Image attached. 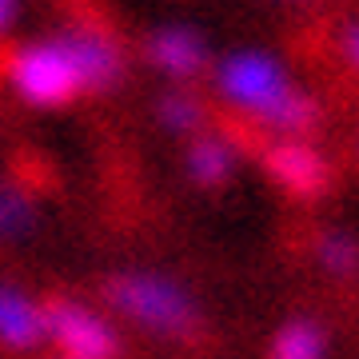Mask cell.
I'll list each match as a JSON object with an SVG mask.
<instances>
[{"instance_id":"cell-1","label":"cell","mask_w":359,"mask_h":359,"mask_svg":"<svg viewBox=\"0 0 359 359\" xmlns=\"http://www.w3.org/2000/svg\"><path fill=\"white\" fill-rule=\"evenodd\" d=\"M216 92L231 112L268 136H308L320 124V104L295 88L268 52H231L216 65Z\"/></svg>"},{"instance_id":"cell-2","label":"cell","mask_w":359,"mask_h":359,"mask_svg":"<svg viewBox=\"0 0 359 359\" xmlns=\"http://www.w3.org/2000/svg\"><path fill=\"white\" fill-rule=\"evenodd\" d=\"M104 308L116 320L164 344H196L204 335V308L176 276L152 268H120L100 283Z\"/></svg>"},{"instance_id":"cell-3","label":"cell","mask_w":359,"mask_h":359,"mask_svg":"<svg viewBox=\"0 0 359 359\" xmlns=\"http://www.w3.org/2000/svg\"><path fill=\"white\" fill-rule=\"evenodd\" d=\"M4 76L13 84V92L32 108H68L72 100L84 96V80H80V68L72 60L68 44L56 36L44 40H28V44H16L8 56H4Z\"/></svg>"},{"instance_id":"cell-4","label":"cell","mask_w":359,"mask_h":359,"mask_svg":"<svg viewBox=\"0 0 359 359\" xmlns=\"http://www.w3.org/2000/svg\"><path fill=\"white\" fill-rule=\"evenodd\" d=\"M44 308V344L56 347L65 359H120L124 335L108 311L92 308L76 295H48Z\"/></svg>"},{"instance_id":"cell-5","label":"cell","mask_w":359,"mask_h":359,"mask_svg":"<svg viewBox=\"0 0 359 359\" xmlns=\"http://www.w3.org/2000/svg\"><path fill=\"white\" fill-rule=\"evenodd\" d=\"M259 164L292 200H323L332 192V164L304 136H271L259 148Z\"/></svg>"},{"instance_id":"cell-6","label":"cell","mask_w":359,"mask_h":359,"mask_svg":"<svg viewBox=\"0 0 359 359\" xmlns=\"http://www.w3.org/2000/svg\"><path fill=\"white\" fill-rule=\"evenodd\" d=\"M60 40L68 44V52H72V60H76L80 68V80H84V92H112L120 80H124V68H128V60H124V48L116 44L104 28L96 25H72L60 32Z\"/></svg>"},{"instance_id":"cell-7","label":"cell","mask_w":359,"mask_h":359,"mask_svg":"<svg viewBox=\"0 0 359 359\" xmlns=\"http://www.w3.org/2000/svg\"><path fill=\"white\" fill-rule=\"evenodd\" d=\"M144 60L156 68V72H164L168 80H196L200 72L208 68L212 60V52H208V40L188 25H160L152 28L140 44Z\"/></svg>"},{"instance_id":"cell-8","label":"cell","mask_w":359,"mask_h":359,"mask_svg":"<svg viewBox=\"0 0 359 359\" xmlns=\"http://www.w3.org/2000/svg\"><path fill=\"white\" fill-rule=\"evenodd\" d=\"M0 347L8 355H32L44 347V308L40 299L0 280Z\"/></svg>"},{"instance_id":"cell-9","label":"cell","mask_w":359,"mask_h":359,"mask_svg":"<svg viewBox=\"0 0 359 359\" xmlns=\"http://www.w3.org/2000/svg\"><path fill=\"white\" fill-rule=\"evenodd\" d=\"M240 164V144L224 136V132H196L188 136V152H184V172L196 188L219 192Z\"/></svg>"},{"instance_id":"cell-10","label":"cell","mask_w":359,"mask_h":359,"mask_svg":"<svg viewBox=\"0 0 359 359\" xmlns=\"http://www.w3.org/2000/svg\"><path fill=\"white\" fill-rule=\"evenodd\" d=\"M268 359H327V332L311 316H292L276 327Z\"/></svg>"},{"instance_id":"cell-11","label":"cell","mask_w":359,"mask_h":359,"mask_svg":"<svg viewBox=\"0 0 359 359\" xmlns=\"http://www.w3.org/2000/svg\"><path fill=\"white\" fill-rule=\"evenodd\" d=\"M156 120L160 128L172 132V136H196L204 132L208 124V104L188 88H168L160 100H156Z\"/></svg>"},{"instance_id":"cell-12","label":"cell","mask_w":359,"mask_h":359,"mask_svg":"<svg viewBox=\"0 0 359 359\" xmlns=\"http://www.w3.org/2000/svg\"><path fill=\"white\" fill-rule=\"evenodd\" d=\"M40 224V212H36V200L13 184V180H0V240L4 244H20L28 240Z\"/></svg>"},{"instance_id":"cell-13","label":"cell","mask_w":359,"mask_h":359,"mask_svg":"<svg viewBox=\"0 0 359 359\" xmlns=\"http://www.w3.org/2000/svg\"><path fill=\"white\" fill-rule=\"evenodd\" d=\"M311 252H316V264H320L327 276H335V280L359 276V240L351 231H339V228L320 231L316 244H311Z\"/></svg>"},{"instance_id":"cell-14","label":"cell","mask_w":359,"mask_h":359,"mask_svg":"<svg viewBox=\"0 0 359 359\" xmlns=\"http://www.w3.org/2000/svg\"><path fill=\"white\" fill-rule=\"evenodd\" d=\"M339 44H344V56H347V65H355V68H359V25H351V28H347Z\"/></svg>"},{"instance_id":"cell-15","label":"cell","mask_w":359,"mask_h":359,"mask_svg":"<svg viewBox=\"0 0 359 359\" xmlns=\"http://www.w3.org/2000/svg\"><path fill=\"white\" fill-rule=\"evenodd\" d=\"M16 13H20V4H16V0H0V36H4L8 28H13Z\"/></svg>"},{"instance_id":"cell-16","label":"cell","mask_w":359,"mask_h":359,"mask_svg":"<svg viewBox=\"0 0 359 359\" xmlns=\"http://www.w3.org/2000/svg\"><path fill=\"white\" fill-rule=\"evenodd\" d=\"M52 359H65V355H52Z\"/></svg>"}]
</instances>
